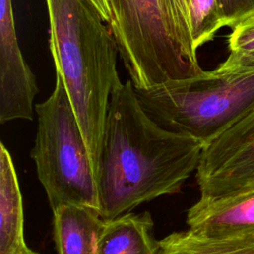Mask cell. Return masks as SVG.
Returning <instances> with one entry per match:
<instances>
[{
    "label": "cell",
    "mask_w": 254,
    "mask_h": 254,
    "mask_svg": "<svg viewBox=\"0 0 254 254\" xmlns=\"http://www.w3.org/2000/svg\"><path fill=\"white\" fill-rule=\"evenodd\" d=\"M195 178L202 198L254 189V110L203 147Z\"/></svg>",
    "instance_id": "cell-6"
},
{
    "label": "cell",
    "mask_w": 254,
    "mask_h": 254,
    "mask_svg": "<svg viewBox=\"0 0 254 254\" xmlns=\"http://www.w3.org/2000/svg\"><path fill=\"white\" fill-rule=\"evenodd\" d=\"M135 91L157 124L190 136L204 147L254 110V71L234 72L217 66Z\"/></svg>",
    "instance_id": "cell-3"
},
{
    "label": "cell",
    "mask_w": 254,
    "mask_h": 254,
    "mask_svg": "<svg viewBox=\"0 0 254 254\" xmlns=\"http://www.w3.org/2000/svg\"><path fill=\"white\" fill-rule=\"evenodd\" d=\"M49 46L98 174L105 119L120 85L115 39L91 0H46Z\"/></svg>",
    "instance_id": "cell-2"
},
{
    "label": "cell",
    "mask_w": 254,
    "mask_h": 254,
    "mask_svg": "<svg viewBox=\"0 0 254 254\" xmlns=\"http://www.w3.org/2000/svg\"><path fill=\"white\" fill-rule=\"evenodd\" d=\"M105 1L108 27L135 88L150 89L203 70L186 58L173 38L159 0Z\"/></svg>",
    "instance_id": "cell-5"
},
{
    "label": "cell",
    "mask_w": 254,
    "mask_h": 254,
    "mask_svg": "<svg viewBox=\"0 0 254 254\" xmlns=\"http://www.w3.org/2000/svg\"><path fill=\"white\" fill-rule=\"evenodd\" d=\"M218 67L222 70L234 72H249L254 71V58L252 59H233L227 58L221 63Z\"/></svg>",
    "instance_id": "cell-17"
},
{
    "label": "cell",
    "mask_w": 254,
    "mask_h": 254,
    "mask_svg": "<svg viewBox=\"0 0 254 254\" xmlns=\"http://www.w3.org/2000/svg\"><path fill=\"white\" fill-rule=\"evenodd\" d=\"M22 254H38V253H36V252H34L33 250H31L30 248L26 251V252H24V253H22Z\"/></svg>",
    "instance_id": "cell-19"
},
{
    "label": "cell",
    "mask_w": 254,
    "mask_h": 254,
    "mask_svg": "<svg viewBox=\"0 0 254 254\" xmlns=\"http://www.w3.org/2000/svg\"><path fill=\"white\" fill-rule=\"evenodd\" d=\"M38 91L36 77L18 44L12 0H0V122L33 120Z\"/></svg>",
    "instance_id": "cell-7"
},
{
    "label": "cell",
    "mask_w": 254,
    "mask_h": 254,
    "mask_svg": "<svg viewBox=\"0 0 254 254\" xmlns=\"http://www.w3.org/2000/svg\"><path fill=\"white\" fill-rule=\"evenodd\" d=\"M24 210L17 173L8 149L0 144V254H22Z\"/></svg>",
    "instance_id": "cell-10"
},
{
    "label": "cell",
    "mask_w": 254,
    "mask_h": 254,
    "mask_svg": "<svg viewBox=\"0 0 254 254\" xmlns=\"http://www.w3.org/2000/svg\"><path fill=\"white\" fill-rule=\"evenodd\" d=\"M93 2V4L96 6L98 12L100 13V15L102 16L103 20L109 24L110 23V13H109V9L107 7L106 1L105 0H91Z\"/></svg>",
    "instance_id": "cell-18"
},
{
    "label": "cell",
    "mask_w": 254,
    "mask_h": 254,
    "mask_svg": "<svg viewBox=\"0 0 254 254\" xmlns=\"http://www.w3.org/2000/svg\"><path fill=\"white\" fill-rule=\"evenodd\" d=\"M168 22L170 32L182 49L186 58L193 64L199 65L196 52L192 48L189 22V0H159Z\"/></svg>",
    "instance_id": "cell-14"
},
{
    "label": "cell",
    "mask_w": 254,
    "mask_h": 254,
    "mask_svg": "<svg viewBox=\"0 0 254 254\" xmlns=\"http://www.w3.org/2000/svg\"><path fill=\"white\" fill-rule=\"evenodd\" d=\"M223 25L233 29L254 14V0H217Z\"/></svg>",
    "instance_id": "cell-16"
},
{
    "label": "cell",
    "mask_w": 254,
    "mask_h": 254,
    "mask_svg": "<svg viewBox=\"0 0 254 254\" xmlns=\"http://www.w3.org/2000/svg\"><path fill=\"white\" fill-rule=\"evenodd\" d=\"M149 212L124 213L104 220L97 241V254H159L160 241L152 233Z\"/></svg>",
    "instance_id": "cell-11"
},
{
    "label": "cell",
    "mask_w": 254,
    "mask_h": 254,
    "mask_svg": "<svg viewBox=\"0 0 254 254\" xmlns=\"http://www.w3.org/2000/svg\"><path fill=\"white\" fill-rule=\"evenodd\" d=\"M203 145L157 124L142 108L131 79L111 93L99 158V213L104 220L181 191Z\"/></svg>",
    "instance_id": "cell-1"
},
{
    "label": "cell",
    "mask_w": 254,
    "mask_h": 254,
    "mask_svg": "<svg viewBox=\"0 0 254 254\" xmlns=\"http://www.w3.org/2000/svg\"><path fill=\"white\" fill-rule=\"evenodd\" d=\"M229 58H254V14L236 25L228 36Z\"/></svg>",
    "instance_id": "cell-15"
},
{
    "label": "cell",
    "mask_w": 254,
    "mask_h": 254,
    "mask_svg": "<svg viewBox=\"0 0 254 254\" xmlns=\"http://www.w3.org/2000/svg\"><path fill=\"white\" fill-rule=\"evenodd\" d=\"M189 22L192 48L196 52L224 27L217 0H189Z\"/></svg>",
    "instance_id": "cell-13"
},
{
    "label": "cell",
    "mask_w": 254,
    "mask_h": 254,
    "mask_svg": "<svg viewBox=\"0 0 254 254\" xmlns=\"http://www.w3.org/2000/svg\"><path fill=\"white\" fill-rule=\"evenodd\" d=\"M38 128L31 157L54 211L74 204L99 211L96 175L65 86L56 73L50 97L36 105Z\"/></svg>",
    "instance_id": "cell-4"
},
{
    "label": "cell",
    "mask_w": 254,
    "mask_h": 254,
    "mask_svg": "<svg viewBox=\"0 0 254 254\" xmlns=\"http://www.w3.org/2000/svg\"><path fill=\"white\" fill-rule=\"evenodd\" d=\"M159 254H254V231L229 236L174 232L160 240Z\"/></svg>",
    "instance_id": "cell-12"
},
{
    "label": "cell",
    "mask_w": 254,
    "mask_h": 254,
    "mask_svg": "<svg viewBox=\"0 0 254 254\" xmlns=\"http://www.w3.org/2000/svg\"><path fill=\"white\" fill-rule=\"evenodd\" d=\"M189 230L203 236H229L254 231V189L217 197H200L187 212Z\"/></svg>",
    "instance_id": "cell-8"
},
{
    "label": "cell",
    "mask_w": 254,
    "mask_h": 254,
    "mask_svg": "<svg viewBox=\"0 0 254 254\" xmlns=\"http://www.w3.org/2000/svg\"><path fill=\"white\" fill-rule=\"evenodd\" d=\"M53 212L58 254H97V241L104 223L97 209L67 204Z\"/></svg>",
    "instance_id": "cell-9"
}]
</instances>
